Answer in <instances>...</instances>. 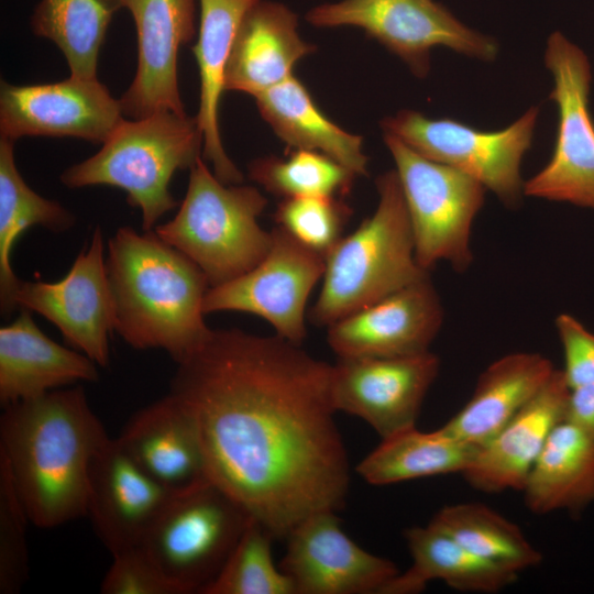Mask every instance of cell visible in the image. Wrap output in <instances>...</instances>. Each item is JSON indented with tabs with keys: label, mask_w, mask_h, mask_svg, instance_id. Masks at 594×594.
I'll return each mask as SVG.
<instances>
[{
	"label": "cell",
	"mask_w": 594,
	"mask_h": 594,
	"mask_svg": "<svg viewBox=\"0 0 594 594\" xmlns=\"http://www.w3.org/2000/svg\"><path fill=\"white\" fill-rule=\"evenodd\" d=\"M332 364L277 334L211 329L177 363L169 394L191 419L208 477L275 539L340 510L350 486Z\"/></svg>",
	"instance_id": "obj_1"
},
{
	"label": "cell",
	"mask_w": 594,
	"mask_h": 594,
	"mask_svg": "<svg viewBox=\"0 0 594 594\" xmlns=\"http://www.w3.org/2000/svg\"><path fill=\"white\" fill-rule=\"evenodd\" d=\"M3 408L0 463L31 524L48 529L87 516L90 466L109 437L82 386Z\"/></svg>",
	"instance_id": "obj_2"
},
{
	"label": "cell",
	"mask_w": 594,
	"mask_h": 594,
	"mask_svg": "<svg viewBox=\"0 0 594 594\" xmlns=\"http://www.w3.org/2000/svg\"><path fill=\"white\" fill-rule=\"evenodd\" d=\"M114 331L138 350L161 349L177 363L211 332L204 319L209 283L184 253L154 230L121 227L108 243Z\"/></svg>",
	"instance_id": "obj_3"
},
{
	"label": "cell",
	"mask_w": 594,
	"mask_h": 594,
	"mask_svg": "<svg viewBox=\"0 0 594 594\" xmlns=\"http://www.w3.org/2000/svg\"><path fill=\"white\" fill-rule=\"evenodd\" d=\"M375 211L326 255L323 283L309 312L329 327L429 274L417 262L408 211L395 169L375 182Z\"/></svg>",
	"instance_id": "obj_4"
},
{
	"label": "cell",
	"mask_w": 594,
	"mask_h": 594,
	"mask_svg": "<svg viewBox=\"0 0 594 594\" xmlns=\"http://www.w3.org/2000/svg\"><path fill=\"white\" fill-rule=\"evenodd\" d=\"M196 117L173 111L123 120L89 158L68 167L61 182L68 188L107 185L127 193L142 213L143 231L177 206L169 191L174 174L191 168L202 154Z\"/></svg>",
	"instance_id": "obj_5"
},
{
	"label": "cell",
	"mask_w": 594,
	"mask_h": 594,
	"mask_svg": "<svg viewBox=\"0 0 594 594\" xmlns=\"http://www.w3.org/2000/svg\"><path fill=\"white\" fill-rule=\"evenodd\" d=\"M266 205L258 188L222 183L199 156L177 213L154 231L189 257L213 287L249 272L267 254L272 233L258 223Z\"/></svg>",
	"instance_id": "obj_6"
},
{
	"label": "cell",
	"mask_w": 594,
	"mask_h": 594,
	"mask_svg": "<svg viewBox=\"0 0 594 594\" xmlns=\"http://www.w3.org/2000/svg\"><path fill=\"white\" fill-rule=\"evenodd\" d=\"M395 162L411 226L418 264L430 271L447 262L455 272L473 263L471 234L486 188L470 175L429 160L384 133Z\"/></svg>",
	"instance_id": "obj_7"
},
{
	"label": "cell",
	"mask_w": 594,
	"mask_h": 594,
	"mask_svg": "<svg viewBox=\"0 0 594 594\" xmlns=\"http://www.w3.org/2000/svg\"><path fill=\"white\" fill-rule=\"evenodd\" d=\"M251 518L232 496L207 480L173 494L141 547L184 594H201Z\"/></svg>",
	"instance_id": "obj_8"
},
{
	"label": "cell",
	"mask_w": 594,
	"mask_h": 594,
	"mask_svg": "<svg viewBox=\"0 0 594 594\" xmlns=\"http://www.w3.org/2000/svg\"><path fill=\"white\" fill-rule=\"evenodd\" d=\"M538 114L539 109L531 107L503 130L481 131L450 118L400 110L383 119L381 127L422 156L475 178L513 208L525 196L521 162L531 146Z\"/></svg>",
	"instance_id": "obj_9"
},
{
	"label": "cell",
	"mask_w": 594,
	"mask_h": 594,
	"mask_svg": "<svg viewBox=\"0 0 594 594\" xmlns=\"http://www.w3.org/2000/svg\"><path fill=\"white\" fill-rule=\"evenodd\" d=\"M305 19L316 28L362 29L420 78L429 74L437 46L484 62L498 52L494 38L470 29L435 0H340L311 8Z\"/></svg>",
	"instance_id": "obj_10"
},
{
	"label": "cell",
	"mask_w": 594,
	"mask_h": 594,
	"mask_svg": "<svg viewBox=\"0 0 594 594\" xmlns=\"http://www.w3.org/2000/svg\"><path fill=\"white\" fill-rule=\"evenodd\" d=\"M544 65L558 108L554 150L547 165L525 182L528 197L569 202L594 211V121L590 111L588 57L562 33L548 37Z\"/></svg>",
	"instance_id": "obj_11"
},
{
	"label": "cell",
	"mask_w": 594,
	"mask_h": 594,
	"mask_svg": "<svg viewBox=\"0 0 594 594\" xmlns=\"http://www.w3.org/2000/svg\"><path fill=\"white\" fill-rule=\"evenodd\" d=\"M271 233V248L258 264L230 282L209 287L204 311L258 316L272 324L275 334L301 345L307 336L306 305L323 276L326 257L278 226Z\"/></svg>",
	"instance_id": "obj_12"
},
{
	"label": "cell",
	"mask_w": 594,
	"mask_h": 594,
	"mask_svg": "<svg viewBox=\"0 0 594 594\" xmlns=\"http://www.w3.org/2000/svg\"><path fill=\"white\" fill-rule=\"evenodd\" d=\"M14 301L51 321L70 346L97 365L108 366L116 307L99 227L65 277L55 283L21 280Z\"/></svg>",
	"instance_id": "obj_13"
},
{
	"label": "cell",
	"mask_w": 594,
	"mask_h": 594,
	"mask_svg": "<svg viewBox=\"0 0 594 594\" xmlns=\"http://www.w3.org/2000/svg\"><path fill=\"white\" fill-rule=\"evenodd\" d=\"M440 371L431 351L392 358H338L331 399L337 411L366 421L386 438L416 426L424 399Z\"/></svg>",
	"instance_id": "obj_14"
},
{
	"label": "cell",
	"mask_w": 594,
	"mask_h": 594,
	"mask_svg": "<svg viewBox=\"0 0 594 594\" xmlns=\"http://www.w3.org/2000/svg\"><path fill=\"white\" fill-rule=\"evenodd\" d=\"M124 120L120 100L97 78L0 85V138H76L103 143Z\"/></svg>",
	"instance_id": "obj_15"
},
{
	"label": "cell",
	"mask_w": 594,
	"mask_h": 594,
	"mask_svg": "<svg viewBox=\"0 0 594 594\" xmlns=\"http://www.w3.org/2000/svg\"><path fill=\"white\" fill-rule=\"evenodd\" d=\"M279 564L295 594H381L398 574L396 564L356 544L337 512H316L287 535Z\"/></svg>",
	"instance_id": "obj_16"
},
{
	"label": "cell",
	"mask_w": 594,
	"mask_h": 594,
	"mask_svg": "<svg viewBox=\"0 0 594 594\" xmlns=\"http://www.w3.org/2000/svg\"><path fill=\"white\" fill-rule=\"evenodd\" d=\"M444 318L430 275L333 322L327 341L338 358H392L430 351Z\"/></svg>",
	"instance_id": "obj_17"
},
{
	"label": "cell",
	"mask_w": 594,
	"mask_h": 594,
	"mask_svg": "<svg viewBox=\"0 0 594 594\" xmlns=\"http://www.w3.org/2000/svg\"><path fill=\"white\" fill-rule=\"evenodd\" d=\"M134 20L138 64L119 99L124 116L139 119L158 111L186 113L178 87L177 58L193 40L195 0H124Z\"/></svg>",
	"instance_id": "obj_18"
},
{
	"label": "cell",
	"mask_w": 594,
	"mask_h": 594,
	"mask_svg": "<svg viewBox=\"0 0 594 594\" xmlns=\"http://www.w3.org/2000/svg\"><path fill=\"white\" fill-rule=\"evenodd\" d=\"M109 438L89 473L87 516L111 556L141 547L173 496Z\"/></svg>",
	"instance_id": "obj_19"
},
{
	"label": "cell",
	"mask_w": 594,
	"mask_h": 594,
	"mask_svg": "<svg viewBox=\"0 0 594 594\" xmlns=\"http://www.w3.org/2000/svg\"><path fill=\"white\" fill-rule=\"evenodd\" d=\"M570 388L561 370L486 444L462 473L485 493L521 491L552 430L565 420Z\"/></svg>",
	"instance_id": "obj_20"
},
{
	"label": "cell",
	"mask_w": 594,
	"mask_h": 594,
	"mask_svg": "<svg viewBox=\"0 0 594 594\" xmlns=\"http://www.w3.org/2000/svg\"><path fill=\"white\" fill-rule=\"evenodd\" d=\"M299 20L288 6L261 0L244 16L224 72V91L253 96L294 76V67L316 46L299 34Z\"/></svg>",
	"instance_id": "obj_21"
},
{
	"label": "cell",
	"mask_w": 594,
	"mask_h": 594,
	"mask_svg": "<svg viewBox=\"0 0 594 594\" xmlns=\"http://www.w3.org/2000/svg\"><path fill=\"white\" fill-rule=\"evenodd\" d=\"M116 439L147 475L172 493L209 480L196 428L169 393L138 410Z\"/></svg>",
	"instance_id": "obj_22"
},
{
	"label": "cell",
	"mask_w": 594,
	"mask_h": 594,
	"mask_svg": "<svg viewBox=\"0 0 594 594\" xmlns=\"http://www.w3.org/2000/svg\"><path fill=\"white\" fill-rule=\"evenodd\" d=\"M97 364L84 353L48 338L22 308L0 329V403L3 407L52 391L96 382Z\"/></svg>",
	"instance_id": "obj_23"
},
{
	"label": "cell",
	"mask_w": 594,
	"mask_h": 594,
	"mask_svg": "<svg viewBox=\"0 0 594 594\" xmlns=\"http://www.w3.org/2000/svg\"><path fill=\"white\" fill-rule=\"evenodd\" d=\"M261 0H199L198 40L193 46L199 72V108L196 116L204 138L202 157L224 184H240L243 175L228 156L220 134L219 108L224 72L239 28Z\"/></svg>",
	"instance_id": "obj_24"
},
{
	"label": "cell",
	"mask_w": 594,
	"mask_h": 594,
	"mask_svg": "<svg viewBox=\"0 0 594 594\" xmlns=\"http://www.w3.org/2000/svg\"><path fill=\"white\" fill-rule=\"evenodd\" d=\"M556 370L548 358L536 352H514L495 360L480 375L468 403L441 428L463 442L483 447Z\"/></svg>",
	"instance_id": "obj_25"
},
{
	"label": "cell",
	"mask_w": 594,
	"mask_h": 594,
	"mask_svg": "<svg viewBox=\"0 0 594 594\" xmlns=\"http://www.w3.org/2000/svg\"><path fill=\"white\" fill-rule=\"evenodd\" d=\"M262 118L294 150L320 152L356 176L369 174L363 138L332 122L295 76L255 97Z\"/></svg>",
	"instance_id": "obj_26"
},
{
	"label": "cell",
	"mask_w": 594,
	"mask_h": 594,
	"mask_svg": "<svg viewBox=\"0 0 594 594\" xmlns=\"http://www.w3.org/2000/svg\"><path fill=\"white\" fill-rule=\"evenodd\" d=\"M405 538L413 563L381 594H416L435 580L459 591L495 593L518 579L519 573L480 558L430 524L407 529Z\"/></svg>",
	"instance_id": "obj_27"
},
{
	"label": "cell",
	"mask_w": 594,
	"mask_h": 594,
	"mask_svg": "<svg viewBox=\"0 0 594 594\" xmlns=\"http://www.w3.org/2000/svg\"><path fill=\"white\" fill-rule=\"evenodd\" d=\"M521 491L535 514L584 509L594 502V439L566 420L560 422Z\"/></svg>",
	"instance_id": "obj_28"
},
{
	"label": "cell",
	"mask_w": 594,
	"mask_h": 594,
	"mask_svg": "<svg viewBox=\"0 0 594 594\" xmlns=\"http://www.w3.org/2000/svg\"><path fill=\"white\" fill-rule=\"evenodd\" d=\"M479 448L453 437L442 428L424 432L416 426L386 438L356 466L359 475L373 485L464 473Z\"/></svg>",
	"instance_id": "obj_29"
},
{
	"label": "cell",
	"mask_w": 594,
	"mask_h": 594,
	"mask_svg": "<svg viewBox=\"0 0 594 594\" xmlns=\"http://www.w3.org/2000/svg\"><path fill=\"white\" fill-rule=\"evenodd\" d=\"M74 215L59 202L31 189L14 158V141L0 138V307L3 316L15 308L14 295L21 282L11 266L18 238L33 226L64 232L75 224Z\"/></svg>",
	"instance_id": "obj_30"
},
{
	"label": "cell",
	"mask_w": 594,
	"mask_h": 594,
	"mask_svg": "<svg viewBox=\"0 0 594 594\" xmlns=\"http://www.w3.org/2000/svg\"><path fill=\"white\" fill-rule=\"evenodd\" d=\"M124 0H41L31 15L34 34L55 43L70 76L97 78L99 52Z\"/></svg>",
	"instance_id": "obj_31"
},
{
	"label": "cell",
	"mask_w": 594,
	"mask_h": 594,
	"mask_svg": "<svg viewBox=\"0 0 594 594\" xmlns=\"http://www.w3.org/2000/svg\"><path fill=\"white\" fill-rule=\"evenodd\" d=\"M429 524L480 558L517 573L542 560L517 525L480 503L446 506Z\"/></svg>",
	"instance_id": "obj_32"
},
{
	"label": "cell",
	"mask_w": 594,
	"mask_h": 594,
	"mask_svg": "<svg viewBox=\"0 0 594 594\" xmlns=\"http://www.w3.org/2000/svg\"><path fill=\"white\" fill-rule=\"evenodd\" d=\"M249 176L266 191L285 198L349 193L356 175L333 158L294 150L286 158L265 156L249 164Z\"/></svg>",
	"instance_id": "obj_33"
},
{
	"label": "cell",
	"mask_w": 594,
	"mask_h": 594,
	"mask_svg": "<svg viewBox=\"0 0 594 594\" xmlns=\"http://www.w3.org/2000/svg\"><path fill=\"white\" fill-rule=\"evenodd\" d=\"M274 539L251 518L222 569L201 594H295L292 581L274 562Z\"/></svg>",
	"instance_id": "obj_34"
},
{
	"label": "cell",
	"mask_w": 594,
	"mask_h": 594,
	"mask_svg": "<svg viewBox=\"0 0 594 594\" xmlns=\"http://www.w3.org/2000/svg\"><path fill=\"white\" fill-rule=\"evenodd\" d=\"M351 212L336 196L294 197L278 204L274 220L301 244L326 257L343 237Z\"/></svg>",
	"instance_id": "obj_35"
},
{
	"label": "cell",
	"mask_w": 594,
	"mask_h": 594,
	"mask_svg": "<svg viewBox=\"0 0 594 594\" xmlns=\"http://www.w3.org/2000/svg\"><path fill=\"white\" fill-rule=\"evenodd\" d=\"M29 514L0 463V594L21 592L29 579Z\"/></svg>",
	"instance_id": "obj_36"
},
{
	"label": "cell",
	"mask_w": 594,
	"mask_h": 594,
	"mask_svg": "<svg viewBox=\"0 0 594 594\" xmlns=\"http://www.w3.org/2000/svg\"><path fill=\"white\" fill-rule=\"evenodd\" d=\"M100 584L102 594H184L142 547L112 556Z\"/></svg>",
	"instance_id": "obj_37"
},
{
	"label": "cell",
	"mask_w": 594,
	"mask_h": 594,
	"mask_svg": "<svg viewBox=\"0 0 594 594\" xmlns=\"http://www.w3.org/2000/svg\"><path fill=\"white\" fill-rule=\"evenodd\" d=\"M560 339L569 388L594 383V333L570 314H560L554 320Z\"/></svg>",
	"instance_id": "obj_38"
},
{
	"label": "cell",
	"mask_w": 594,
	"mask_h": 594,
	"mask_svg": "<svg viewBox=\"0 0 594 594\" xmlns=\"http://www.w3.org/2000/svg\"><path fill=\"white\" fill-rule=\"evenodd\" d=\"M565 420L594 439V383L570 388Z\"/></svg>",
	"instance_id": "obj_39"
}]
</instances>
